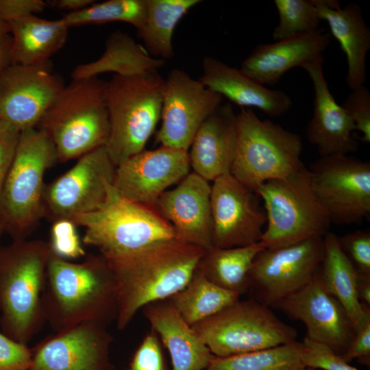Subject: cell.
I'll list each match as a JSON object with an SVG mask.
<instances>
[{"label":"cell","mask_w":370,"mask_h":370,"mask_svg":"<svg viewBox=\"0 0 370 370\" xmlns=\"http://www.w3.org/2000/svg\"><path fill=\"white\" fill-rule=\"evenodd\" d=\"M255 193L263 201L267 223L260 243L264 249L323 237L332 224L311 185L308 169L262 184Z\"/></svg>","instance_id":"9c48e42d"},{"label":"cell","mask_w":370,"mask_h":370,"mask_svg":"<svg viewBox=\"0 0 370 370\" xmlns=\"http://www.w3.org/2000/svg\"><path fill=\"white\" fill-rule=\"evenodd\" d=\"M210 195L209 182L192 172L151 208L172 226L179 240L206 251L213 247Z\"/></svg>","instance_id":"ffe728a7"},{"label":"cell","mask_w":370,"mask_h":370,"mask_svg":"<svg viewBox=\"0 0 370 370\" xmlns=\"http://www.w3.org/2000/svg\"><path fill=\"white\" fill-rule=\"evenodd\" d=\"M84 228L82 243L97 248L106 260L121 258L153 243L177 238L172 226L152 208L132 201L110 186L95 211L74 216Z\"/></svg>","instance_id":"52a82bcc"},{"label":"cell","mask_w":370,"mask_h":370,"mask_svg":"<svg viewBox=\"0 0 370 370\" xmlns=\"http://www.w3.org/2000/svg\"><path fill=\"white\" fill-rule=\"evenodd\" d=\"M308 169L312 190L332 223L358 224L369 215V162L332 155L320 157Z\"/></svg>","instance_id":"8fae6325"},{"label":"cell","mask_w":370,"mask_h":370,"mask_svg":"<svg viewBox=\"0 0 370 370\" xmlns=\"http://www.w3.org/2000/svg\"><path fill=\"white\" fill-rule=\"evenodd\" d=\"M204 252L199 247L171 238L105 260L117 286V328L125 329L141 308L168 299L182 289Z\"/></svg>","instance_id":"6da1fadb"},{"label":"cell","mask_w":370,"mask_h":370,"mask_svg":"<svg viewBox=\"0 0 370 370\" xmlns=\"http://www.w3.org/2000/svg\"><path fill=\"white\" fill-rule=\"evenodd\" d=\"M10 24L12 39V64L35 65L49 58L64 46L69 27L61 18L47 20L29 15Z\"/></svg>","instance_id":"83f0119b"},{"label":"cell","mask_w":370,"mask_h":370,"mask_svg":"<svg viewBox=\"0 0 370 370\" xmlns=\"http://www.w3.org/2000/svg\"><path fill=\"white\" fill-rule=\"evenodd\" d=\"M330 42V34L319 29L259 45L242 62L240 69L258 84L273 86L290 69L323 57Z\"/></svg>","instance_id":"7402d4cb"},{"label":"cell","mask_w":370,"mask_h":370,"mask_svg":"<svg viewBox=\"0 0 370 370\" xmlns=\"http://www.w3.org/2000/svg\"><path fill=\"white\" fill-rule=\"evenodd\" d=\"M128 370H165L160 343L153 330L136 350Z\"/></svg>","instance_id":"60d3db41"},{"label":"cell","mask_w":370,"mask_h":370,"mask_svg":"<svg viewBox=\"0 0 370 370\" xmlns=\"http://www.w3.org/2000/svg\"><path fill=\"white\" fill-rule=\"evenodd\" d=\"M323 57L301 67L308 74L314 91L313 112L306 130V137L321 156L349 155L357 151L359 143L354 135V122L336 101L325 80Z\"/></svg>","instance_id":"44dd1931"},{"label":"cell","mask_w":370,"mask_h":370,"mask_svg":"<svg viewBox=\"0 0 370 370\" xmlns=\"http://www.w3.org/2000/svg\"><path fill=\"white\" fill-rule=\"evenodd\" d=\"M273 308L301 321L306 337L328 345L338 355L346 351L356 334L347 312L325 285L319 269L306 285Z\"/></svg>","instance_id":"2e32d148"},{"label":"cell","mask_w":370,"mask_h":370,"mask_svg":"<svg viewBox=\"0 0 370 370\" xmlns=\"http://www.w3.org/2000/svg\"><path fill=\"white\" fill-rule=\"evenodd\" d=\"M301 358L306 368L316 370H360L346 362L328 345L306 336L301 342Z\"/></svg>","instance_id":"8d00e7d4"},{"label":"cell","mask_w":370,"mask_h":370,"mask_svg":"<svg viewBox=\"0 0 370 370\" xmlns=\"http://www.w3.org/2000/svg\"><path fill=\"white\" fill-rule=\"evenodd\" d=\"M10 24L0 18V43L10 36Z\"/></svg>","instance_id":"c3c4849f"},{"label":"cell","mask_w":370,"mask_h":370,"mask_svg":"<svg viewBox=\"0 0 370 370\" xmlns=\"http://www.w3.org/2000/svg\"><path fill=\"white\" fill-rule=\"evenodd\" d=\"M241 295L214 284L197 269L186 285L168 300L193 326L232 305Z\"/></svg>","instance_id":"1f68e13d"},{"label":"cell","mask_w":370,"mask_h":370,"mask_svg":"<svg viewBox=\"0 0 370 370\" xmlns=\"http://www.w3.org/2000/svg\"><path fill=\"white\" fill-rule=\"evenodd\" d=\"M47 5L60 10L75 12L83 10L95 2L92 0H52L47 1Z\"/></svg>","instance_id":"f6af8a7d"},{"label":"cell","mask_w":370,"mask_h":370,"mask_svg":"<svg viewBox=\"0 0 370 370\" xmlns=\"http://www.w3.org/2000/svg\"><path fill=\"white\" fill-rule=\"evenodd\" d=\"M319 16L327 22L346 56V83L351 90L366 81V58L370 49V29L356 3L341 8L336 0H314Z\"/></svg>","instance_id":"d4e9b609"},{"label":"cell","mask_w":370,"mask_h":370,"mask_svg":"<svg viewBox=\"0 0 370 370\" xmlns=\"http://www.w3.org/2000/svg\"><path fill=\"white\" fill-rule=\"evenodd\" d=\"M237 139L236 114L220 105L201 124L188 151L193 172L208 182L230 174Z\"/></svg>","instance_id":"603a6c76"},{"label":"cell","mask_w":370,"mask_h":370,"mask_svg":"<svg viewBox=\"0 0 370 370\" xmlns=\"http://www.w3.org/2000/svg\"><path fill=\"white\" fill-rule=\"evenodd\" d=\"M357 293L359 301L362 304L370 307V276L359 275Z\"/></svg>","instance_id":"bcb514c9"},{"label":"cell","mask_w":370,"mask_h":370,"mask_svg":"<svg viewBox=\"0 0 370 370\" xmlns=\"http://www.w3.org/2000/svg\"><path fill=\"white\" fill-rule=\"evenodd\" d=\"M279 22L272 38L275 41L319 29L321 19L314 0H275Z\"/></svg>","instance_id":"e575fe53"},{"label":"cell","mask_w":370,"mask_h":370,"mask_svg":"<svg viewBox=\"0 0 370 370\" xmlns=\"http://www.w3.org/2000/svg\"><path fill=\"white\" fill-rule=\"evenodd\" d=\"M347 363L357 359L360 363H370V323L356 332L346 351L341 355Z\"/></svg>","instance_id":"ee69618b"},{"label":"cell","mask_w":370,"mask_h":370,"mask_svg":"<svg viewBox=\"0 0 370 370\" xmlns=\"http://www.w3.org/2000/svg\"><path fill=\"white\" fill-rule=\"evenodd\" d=\"M301 343H292L251 352L216 357L205 370H306Z\"/></svg>","instance_id":"d6a6232c"},{"label":"cell","mask_w":370,"mask_h":370,"mask_svg":"<svg viewBox=\"0 0 370 370\" xmlns=\"http://www.w3.org/2000/svg\"><path fill=\"white\" fill-rule=\"evenodd\" d=\"M77 227L71 219L54 220L51 228L50 241L48 242L53 254L66 260L86 256Z\"/></svg>","instance_id":"d590c367"},{"label":"cell","mask_w":370,"mask_h":370,"mask_svg":"<svg viewBox=\"0 0 370 370\" xmlns=\"http://www.w3.org/2000/svg\"><path fill=\"white\" fill-rule=\"evenodd\" d=\"M50 254L48 242L20 240L0 247L2 332L27 344L46 321L42 293Z\"/></svg>","instance_id":"3957f363"},{"label":"cell","mask_w":370,"mask_h":370,"mask_svg":"<svg viewBox=\"0 0 370 370\" xmlns=\"http://www.w3.org/2000/svg\"><path fill=\"white\" fill-rule=\"evenodd\" d=\"M339 243L360 275L370 276V232L358 230L338 237Z\"/></svg>","instance_id":"f35d334b"},{"label":"cell","mask_w":370,"mask_h":370,"mask_svg":"<svg viewBox=\"0 0 370 370\" xmlns=\"http://www.w3.org/2000/svg\"><path fill=\"white\" fill-rule=\"evenodd\" d=\"M57 162L55 145L44 131L38 127L21 131L0 192V223L13 241L27 239L45 217L44 176Z\"/></svg>","instance_id":"5b68a950"},{"label":"cell","mask_w":370,"mask_h":370,"mask_svg":"<svg viewBox=\"0 0 370 370\" xmlns=\"http://www.w3.org/2000/svg\"><path fill=\"white\" fill-rule=\"evenodd\" d=\"M237 139L230 174L255 192L266 182L282 179L304 166L301 137L251 108L236 114Z\"/></svg>","instance_id":"ba28073f"},{"label":"cell","mask_w":370,"mask_h":370,"mask_svg":"<svg viewBox=\"0 0 370 370\" xmlns=\"http://www.w3.org/2000/svg\"><path fill=\"white\" fill-rule=\"evenodd\" d=\"M106 82L97 77L64 86L36 127L53 143L58 162H65L106 145L110 121Z\"/></svg>","instance_id":"277c9868"},{"label":"cell","mask_w":370,"mask_h":370,"mask_svg":"<svg viewBox=\"0 0 370 370\" xmlns=\"http://www.w3.org/2000/svg\"><path fill=\"white\" fill-rule=\"evenodd\" d=\"M164 84L158 71L114 75L106 82L110 130L105 147L116 166L144 150L161 119Z\"/></svg>","instance_id":"8992f818"},{"label":"cell","mask_w":370,"mask_h":370,"mask_svg":"<svg viewBox=\"0 0 370 370\" xmlns=\"http://www.w3.org/2000/svg\"><path fill=\"white\" fill-rule=\"evenodd\" d=\"M144 312L168 349L172 370H205L214 356L168 299L151 303Z\"/></svg>","instance_id":"484cf974"},{"label":"cell","mask_w":370,"mask_h":370,"mask_svg":"<svg viewBox=\"0 0 370 370\" xmlns=\"http://www.w3.org/2000/svg\"><path fill=\"white\" fill-rule=\"evenodd\" d=\"M323 254V237L321 236L282 247L264 249L252 264L247 291L253 299L273 308L314 278Z\"/></svg>","instance_id":"7c38bea8"},{"label":"cell","mask_w":370,"mask_h":370,"mask_svg":"<svg viewBox=\"0 0 370 370\" xmlns=\"http://www.w3.org/2000/svg\"><path fill=\"white\" fill-rule=\"evenodd\" d=\"M352 119L355 130L362 133L358 138L365 143H370V92L364 85L352 90L341 105Z\"/></svg>","instance_id":"74e56055"},{"label":"cell","mask_w":370,"mask_h":370,"mask_svg":"<svg viewBox=\"0 0 370 370\" xmlns=\"http://www.w3.org/2000/svg\"><path fill=\"white\" fill-rule=\"evenodd\" d=\"M21 131L0 119V192L12 164Z\"/></svg>","instance_id":"b9f144b4"},{"label":"cell","mask_w":370,"mask_h":370,"mask_svg":"<svg viewBox=\"0 0 370 370\" xmlns=\"http://www.w3.org/2000/svg\"><path fill=\"white\" fill-rule=\"evenodd\" d=\"M32 350L27 344L0 332V370H30Z\"/></svg>","instance_id":"ab89813d"},{"label":"cell","mask_w":370,"mask_h":370,"mask_svg":"<svg viewBox=\"0 0 370 370\" xmlns=\"http://www.w3.org/2000/svg\"><path fill=\"white\" fill-rule=\"evenodd\" d=\"M106 326L84 322L48 336L31 349L30 370H108L112 338Z\"/></svg>","instance_id":"ac0fdd59"},{"label":"cell","mask_w":370,"mask_h":370,"mask_svg":"<svg viewBox=\"0 0 370 370\" xmlns=\"http://www.w3.org/2000/svg\"><path fill=\"white\" fill-rule=\"evenodd\" d=\"M222 99L199 79L183 70L173 69L164 79L162 123L156 141L161 146L188 151L197 131Z\"/></svg>","instance_id":"5bb4252c"},{"label":"cell","mask_w":370,"mask_h":370,"mask_svg":"<svg viewBox=\"0 0 370 370\" xmlns=\"http://www.w3.org/2000/svg\"><path fill=\"white\" fill-rule=\"evenodd\" d=\"M64 86L49 62L10 65L0 75V119L20 131L36 127Z\"/></svg>","instance_id":"e0dca14e"},{"label":"cell","mask_w":370,"mask_h":370,"mask_svg":"<svg viewBox=\"0 0 370 370\" xmlns=\"http://www.w3.org/2000/svg\"><path fill=\"white\" fill-rule=\"evenodd\" d=\"M216 357H227L297 341V332L271 308L251 298L238 299L192 326Z\"/></svg>","instance_id":"30bf717a"},{"label":"cell","mask_w":370,"mask_h":370,"mask_svg":"<svg viewBox=\"0 0 370 370\" xmlns=\"http://www.w3.org/2000/svg\"><path fill=\"white\" fill-rule=\"evenodd\" d=\"M199 0H146V15L138 37L144 48L156 58L170 59L174 56L172 37L180 19L200 3Z\"/></svg>","instance_id":"4dcf8cb0"},{"label":"cell","mask_w":370,"mask_h":370,"mask_svg":"<svg viewBox=\"0 0 370 370\" xmlns=\"http://www.w3.org/2000/svg\"><path fill=\"white\" fill-rule=\"evenodd\" d=\"M42 299L45 320L55 332L84 322L106 325L117 316L116 282L100 254L77 263L50 251Z\"/></svg>","instance_id":"7a4b0ae2"},{"label":"cell","mask_w":370,"mask_h":370,"mask_svg":"<svg viewBox=\"0 0 370 370\" xmlns=\"http://www.w3.org/2000/svg\"><path fill=\"white\" fill-rule=\"evenodd\" d=\"M260 197L231 174L213 181L210 206L212 246L243 247L260 242L267 223Z\"/></svg>","instance_id":"9a60e30c"},{"label":"cell","mask_w":370,"mask_h":370,"mask_svg":"<svg viewBox=\"0 0 370 370\" xmlns=\"http://www.w3.org/2000/svg\"><path fill=\"white\" fill-rule=\"evenodd\" d=\"M202 70L199 79L205 86L241 108H256L269 116L276 117L287 112L293 106L291 98L284 91L269 89L240 69L213 57L204 58Z\"/></svg>","instance_id":"cb8c5ba5"},{"label":"cell","mask_w":370,"mask_h":370,"mask_svg":"<svg viewBox=\"0 0 370 370\" xmlns=\"http://www.w3.org/2000/svg\"><path fill=\"white\" fill-rule=\"evenodd\" d=\"M306 370H316V369H312V368H306Z\"/></svg>","instance_id":"f907efd6"},{"label":"cell","mask_w":370,"mask_h":370,"mask_svg":"<svg viewBox=\"0 0 370 370\" xmlns=\"http://www.w3.org/2000/svg\"><path fill=\"white\" fill-rule=\"evenodd\" d=\"M323 244L321 277L329 291L345 309L356 332L370 323L369 307L362 304L358 297L360 274L343 250L338 236L329 232L323 236Z\"/></svg>","instance_id":"4316f807"},{"label":"cell","mask_w":370,"mask_h":370,"mask_svg":"<svg viewBox=\"0 0 370 370\" xmlns=\"http://www.w3.org/2000/svg\"><path fill=\"white\" fill-rule=\"evenodd\" d=\"M264 249L260 242L232 248L212 247L205 251L197 269L214 284L242 295L248 291L254 260Z\"/></svg>","instance_id":"f546056e"},{"label":"cell","mask_w":370,"mask_h":370,"mask_svg":"<svg viewBox=\"0 0 370 370\" xmlns=\"http://www.w3.org/2000/svg\"><path fill=\"white\" fill-rule=\"evenodd\" d=\"M145 15L146 0H108L95 2L79 11L66 13L61 19L69 28L122 21L138 29L145 21Z\"/></svg>","instance_id":"836d02e7"},{"label":"cell","mask_w":370,"mask_h":370,"mask_svg":"<svg viewBox=\"0 0 370 370\" xmlns=\"http://www.w3.org/2000/svg\"><path fill=\"white\" fill-rule=\"evenodd\" d=\"M116 168L105 146L79 157L69 170L46 185L45 216L71 219L96 210L113 184Z\"/></svg>","instance_id":"4fadbf2b"},{"label":"cell","mask_w":370,"mask_h":370,"mask_svg":"<svg viewBox=\"0 0 370 370\" xmlns=\"http://www.w3.org/2000/svg\"><path fill=\"white\" fill-rule=\"evenodd\" d=\"M12 45L11 36L0 43V75L12 64Z\"/></svg>","instance_id":"7dc6e473"},{"label":"cell","mask_w":370,"mask_h":370,"mask_svg":"<svg viewBox=\"0 0 370 370\" xmlns=\"http://www.w3.org/2000/svg\"><path fill=\"white\" fill-rule=\"evenodd\" d=\"M4 233H5V231H4L3 227L2 225L0 223V241H1V236H3V234Z\"/></svg>","instance_id":"681fc988"},{"label":"cell","mask_w":370,"mask_h":370,"mask_svg":"<svg viewBox=\"0 0 370 370\" xmlns=\"http://www.w3.org/2000/svg\"><path fill=\"white\" fill-rule=\"evenodd\" d=\"M190 169L186 151L165 146L143 150L116 166L113 186L125 198L151 207Z\"/></svg>","instance_id":"d6986e66"},{"label":"cell","mask_w":370,"mask_h":370,"mask_svg":"<svg viewBox=\"0 0 370 370\" xmlns=\"http://www.w3.org/2000/svg\"><path fill=\"white\" fill-rule=\"evenodd\" d=\"M47 5L42 0H0V18L10 23L42 12Z\"/></svg>","instance_id":"7bdbcfd3"},{"label":"cell","mask_w":370,"mask_h":370,"mask_svg":"<svg viewBox=\"0 0 370 370\" xmlns=\"http://www.w3.org/2000/svg\"><path fill=\"white\" fill-rule=\"evenodd\" d=\"M164 64V60L151 58L130 35L116 31L107 39L101 56L77 65L71 77L73 80L88 79L107 72L123 76L138 75L158 71Z\"/></svg>","instance_id":"f1b7e54d"}]
</instances>
